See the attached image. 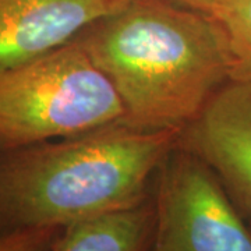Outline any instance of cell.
I'll use <instances>...</instances> for the list:
<instances>
[{
  "mask_svg": "<svg viewBox=\"0 0 251 251\" xmlns=\"http://www.w3.org/2000/svg\"><path fill=\"white\" fill-rule=\"evenodd\" d=\"M155 229V201L148 197L63 226L50 251L152 250Z\"/></svg>",
  "mask_w": 251,
  "mask_h": 251,
  "instance_id": "obj_7",
  "label": "cell"
},
{
  "mask_svg": "<svg viewBox=\"0 0 251 251\" xmlns=\"http://www.w3.org/2000/svg\"><path fill=\"white\" fill-rule=\"evenodd\" d=\"M176 3H179L181 6H186L190 9L198 10V11H202L206 14H211V16H215L216 11L222 7L226 0H173Z\"/></svg>",
  "mask_w": 251,
  "mask_h": 251,
  "instance_id": "obj_10",
  "label": "cell"
},
{
  "mask_svg": "<svg viewBox=\"0 0 251 251\" xmlns=\"http://www.w3.org/2000/svg\"><path fill=\"white\" fill-rule=\"evenodd\" d=\"M62 227H24L0 234V251L52 250Z\"/></svg>",
  "mask_w": 251,
  "mask_h": 251,
  "instance_id": "obj_9",
  "label": "cell"
},
{
  "mask_svg": "<svg viewBox=\"0 0 251 251\" xmlns=\"http://www.w3.org/2000/svg\"><path fill=\"white\" fill-rule=\"evenodd\" d=\"M251 218V78L227 81L180 135Z\"/></svg>",
  "mask_w": 251,
  "mask_h": 251,
  "instance_id": "obj_5",
  "label": "cell"
},
{
  "mask_svg": "<svg viewBox=\"0 0 251 251\" xmlns=\"http://www.w3.org/2000/svg\"><path fill=\"white\" fill-rule=\"evenodd\" d=\"M115 85L126 123L183 130L230 81V52L214 16L173 0H127L77 36Z\"/></svg>",
  "mask_w": 251,
  "mask_h": 251,
  "instance_id": "obj_1",
  "label": "cell"
},
{
  "mask_svg": "<svg viewBox=\"0 0 251 251\" xmlns=\"http://www.w3.org/2000/svg\"><path fill=\"white\" fill-rule=\"evenodd\" d=\"M127 0H0V72L78 36Z\"/></svg>",
  "mask_w": 251,
  "mask_h": 251,
  "instance_id": "obj_6",
  "label": "cell"
},
{
  "mask_svg": "<svg viewBox=\"0 0 251 251\" xmlns=\"http://www.w3.org/2000/svg\"><path fill=\"white\" fill-rule=\"evenodd\" d=\"M214 17L224 27L230 52V80L251 78V0H226Z\"/></svg>",
  "mask_w": 251,
  "mask_h": 251,
  "instance_id": "obj_8",
  "label": "cell"
},
{
  "mask_svg": "<svg viewBox=\"0 0 251 251\" xmlns=\"http://www.w3.org/2000/svg\"><path fill=\"white\" fill-rule=\"evenodd\" d=\"M158 172L152 250L251 251V229L204 158L179 141Z\"/></svg>",
  "mask_w": 251,
  "mask_h": 251,
  "instance_id": "obj_4",
  "label": "cell"
},
{
  "mask_svg": "<svg viewBox=\"0 0 251 251\" xmlns=\"http://www.w3.org/2000/svg\"><path fill=\"white\" fill-rule=\"evenodd\" d=\"M183 130L117 122L0 152V234L63 227L148 198L150 180Z\"/></svg>",
  "mask_w": 251,
  "mask_h": 251,
  "instance_id": "obj_2",
  "label": "cell"
},
{
  "mask_svg": "<svg viewBox=\"0 0 251 251\" xmlns=\"http://www.w3.org/2000/svg\"><path fill=\"white\" fill-rule=\"evenodd\" d=\"M123 102L77 36L0 72V152L123 122Z\"/></svg>",
  "mask_w": 251,
  "mask_h": 251,
  "instance_id": "obj_3",
  "label": "cell"
}]
</instances>
